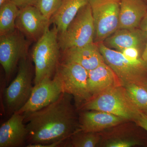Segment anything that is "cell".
I'll list each match as a JSON object with an SVG mask.
<instances>
[{"instance_id":"obj_1","label":"cell","mask_w":147,"mask_h":147,"mask_svg":"<svg viewBox=\"0 0 147 147\" xmlns=\"http://www.w3.org/2000/svg\"><path fill=\"white\" fill-rule=\"evenodd\" d=\"M24 115L31 142L27 147H57L76 132L70 94L67 93L42 109Z\"/></svg>"},{"instance_id":"obj_2","label":"cell","mask_w":147,"mask_h":147,"mask_svg":"<svg viewBox=\"0 0 147 147\" xmlns=\"http://www.w3.org/2000/svg\"><path fill=\"white\" fill-rule=\"evenodd\" d=\"M85 110L102 111L136 121L142 110L132 102L124 87L115 86L93 97L83 106Z\"/></svg>"},{"instance_id":"obj_3","label":"cell","mask_w":147,"mask_h":147,"mask_svg":"<svg viewBox=\"0 0 147 147\" xmlns=\"http://www.w3.org/2000/svg\"><path fill=\"white\" fill-rule=\"evenodd\" d=\"M58 32L56 28L49 27L38 40L32 54L35 65L34 85L45 78H53L57 69L60 56Z\"/></svg>"},{"instance_id":"obj_4","label":"cell","mask_w":147,"mask_h":147,"mask_svg":"<svg viewBox=\"0 0 147 147\" xmlns=\"http://www.w3.org/2000/svg\"><path fill=\"white\" fill-rule=\"evenodd\" d=\"M107 64L122 86L137 84L147 86V63L142 58L137 61L127 59L119 51L99 43L98 45Z\"/></svg>"},{"instance_id":"obj_5","label":"cell","mask_w":147,"mask_h":147,"mask_svg":"<svg viewBox=\"0 0 147 147\" xmlns=\"http://www.w3.org/2000/svg\"><path fill=\"white\" fill-rule=\"evenodd\" d=\"M95 35L94 22L89 3L79 11L65 31L58 34L59 45L63 51L83 47L93 43Z\"/></svg>"},{"instance_id":"obj_6","label":"cell","mask_w":147,"mask_h":147,"mask_svg":"<svg viewBox=\"0 0 147 147\" xmlns=\"http://www.w3.org/2000/svg\"><path fill=\"white\" fill-rule=\"evenodd\" d=\"M32 79L31 68L26 56L20 60L17 75L5 92V103L10 113L18 112L28 100L34 87Z\"/></svg>"},{"instance_id":"obj_7","label":"cell","mask_w":147,"mask_h":147,"mask_svg":"<svg viewBox=\"0 0 147 147\" xmlns=\"http://www.w3.org/2000/svg\"><path fill=\"white\" fill-rule=\"evenodd\" d=\"M121 0H89L98 42L105 40L118 30Z\"/></svg>"},{"instance_id":"obj_8","label":"cell","mask_w":147,"mask_h":147,"mask_svg":"<svg viewBox=\"0 0 147 147\" xmlns=\"http://www.w3.org/2000/svg\"><path fill=\"white\" fill-rule=\"evenodd\" d=\"M63 92L62 83L57 72L53 78H45L34 85L28 100L16 113L26 115L40 110L57 100Z\"/></svg>"},{"instance_id":"obj_9","label":"cell","mask_w":147,"mask_h":147,"mask_svg":"<svg viewBox=\"0 0 147 147\" xmlns=\"http://www.w3.org/2000/svg\"><path fill=\"white\" fill-rule=\"evenodd\" d=\"M60 77L64 92L73 96L76 101H85L91 98L88 88V71L82 66L65 61L57 70Z\"/></svg>"},{"instance_id":"obj_10","label":"cell","mask_w":147,"mask_h":147,"mask_svg":"<svg viewBox=\"0 0 147 147\" xmlns=\"http://www.w3.org/2000/svg\"><path fill=\"white\" fill-rule=\"evenodd\" d=\"M28 42L17 31L1 34L0 63L9 79L16 65L27 56Z\"/></svg>"},{"instance_id":"obj_11","label":"cell","mask_w":147,"mask_h":147,"mask_svg":"<svg viewBox=\"0 0 147 147\" xmlns=\"http://www.w3.org/2000/svg\"><path fill=\"white\" fill-rule=\"evenodd\" d=\"M50 21L35 6H29L19 9L16 27L29 38L38 40L49 27Z\"/></svg>"},{"instance_id":"obj_12","label":"cell","mask_w":147,"mask_h":147,"mask_svg":"<svg viewBox=\"0 0 147 147\" xmlns=\"http://www.w3.org/2000/svg\"><path fill=\"white\" fill-rule=\"evenodd\" d=\"M24 119V115L15 113L2 124L0 127V147H20L23 145L28 139Z\"/></svg>"},{"instance_id":"obj_13","label":"cell","mask_w":147,"mask_h":147,"mask_svg":"<svg viewBox=\"0 0 147 147\" xmlns=\"http://www.w3.org/2000/svg\"><path fill=\"white\" fill-rule=\"evenodd\" d=\"M64 52L65 61L78 64L88 71L105 62L98 46L94 42L83 47L69 48Z\"/></svg>"},{"instance_id":"obj_14","label":"cell","mask_w":147,"mask_h":147,"mask_svg":"<svg viewBox=\"0 0 147 147\" xmlns=\"http://www.w3.org/2000/svg\"><path fill=\"white\" fill-rule=\"evenodd\" d=\"M147 40V32L141 29H118L105 40V45L119 52L130 47L141 50L145 46Z\"/></svg>"},{"instance_id":"obj_15","label":"cell","mask_w":147,"mask_h":147,"mask_svg":"<svg viewBox=\"0 0 147 147\" xmlns=\"http://www.w3.org/2000/svg\"><path fill=\"white\" fill-rule=\"evenodd\" d=\"M125 121L120 117L102 111L91 110L82 114L79 131L96 132L117 126Z\"/></svg>"},{"instance_id":"obj_16","label":"cell","mask_w":147,"mask_h":147,"mask_svg":"<svg viewBox=\"0 0 147 147\" xmlns=\"http://www.w3.org/2000/svg\"><path fill=\"white\" fill-rule=\"evenodd\" d=\"M117 79L114 71L105 62L89 71L88 88L91 98L112 87L121 85L116 83Z\"/></svg>"},{"instance_id":"obj_17","label":"cell","mask_w":147,"mask_h":147,"mask_svg":"<svg viewBox=\"0 0 147 147\" xmlns=\"http://www.w3.org/2000/svg\"><path fill=\"white\" fill-rule=\"evenodd\" d=\"M147 13L143 0H121L119 29L138 28Z\"/></svg>"},{"instance_id":"obj_18","label":"cell","mask_w":147,"mask_h":147,"mask_svg":"<svg viewBox=\"0 0 147 147\" xmlns=\"http://www.w3.org/2000/svg\"><path fill=\"white\" fill-rule=\"evenodd\" d=\"M89 0H63L58 10L52 16L58 34L65 31L76 14Z\"/></svg>"},{"instance_id":"obj_19","label":"cell","mask_w":147,"mask_h":147,"mask_svg":"<svg viewBox=\"0 0 147 147\" xmlns=\"http://www.w3.org/2000/svg\"><path fill=\"white\" fill-rule=\"evenodd\" d=\"M0 7V32L2 34L15 30L19 9L11 0H7Z\"/></svg>"},{"instance_id":"obj_20","label":"cell","mask_w":147,"mask_h":147,"mask_svg":"<svg viewBox=\"0 0 147 147\" xmlns=\"http://www.w3.org/2000/svg\"><path fill=\"white\" fill-rule=\"evenodd\" d=\"M132 102L143 111L147 110V86L137 84L123 86Z\"/></svg>"},{"instance_id":"obj_21","label":"cell","mask_w":147,"mask_h":147,"mask_svg":"<svg viewBox=\"0 0 147 147\" xmlns=\"http://www.w3.org/2000/svg\"><path fill=\"white\" fill-rule=\"evenodd\" d=\"M82 132L78 134H74V136L71 141V146L94 147L99 143L100 136L96 132Z\"/></svg>"},{"instance_id":"obj_22","label":"cell","mask_w":147,"mask_h":147,"mask_svg":"<svg viewBox=\"0 0 147 147\" xmlns=\"http://www.w3.org/2000/svg\"><path fill=\"white\" fill-rule=\"evenodd\" d=\"M63 0H38L35 6L46 18L50 19L58 10Z\"/></svg>"},{"instance_id":"obj_23","label":"cell","mask_w":147,"mask_h":147,"mask_svg":"<svg viewBox=\"0 0 147 147\" xmlns=\"http://www.w3.org/2000/svg\"><path fill=\"white\" fill-rule=\"evenodd\" d=\"M140 145V142L134 139L116 138L106 142L105 146L107 147H131Z\"/></svg>"},{"instance_id":"obj_24","label":"cell","mask_w":147,"mask_h":147,"mask_svg":"<svg viewBox=\"0 0 147 147\" xmlns=\"http://www.w3.org/2000/svg\"><path fill=\"white\" fill-rule=\"evenodd\" d=\"M140 50L136 47H130L125 48L120 52L127 59L137 61L142 58V56H140Z\"/></svg>"},{"instance_id":"obj_25","label":"cell","mask_w":147,"mask_h":147,"mask_svg":"<svg viewBox=\"0 0 147 147\" xmlns=\"http://www.w3.org/2000/svg\"><path fill=\"white\" fill-rule=\"evenodd\" d=\"M20 9L29 6H35L38 0H11Z\"/></svg>"},{"instance_id":"obj_26","label":"cell","mask_w":147,"mask_h":147,"mask_svg":"<svg viewBox=\"0 0 147 147\" xmlns=\"http://www.w3.org/2000/svg\"><path fill=\"white\" fill-rule=\"evenodd\" d=\"M135 122L139 126L147 131V114L146 112L142 111Z\"/></svg>"},{"instance_id":"obj_27","label":"cell","mask_w":147,"mask_h":147,"mask_svg":"<svg viewBox=\"0 0 147 147\" xmlns=\"http://www.w3.org/2000/svg\"><path fill=\"white\" fill-rule=\"evenodd\" d=\"M140 28L147 32V13L140 24Z\"/></svg>"},{"instance_id":"obj_28","label":"cell","mask_w":147,"mask_h":147,"mask_svg":"<svg viewBox=\"0 0 147 147\" xmlns=\"http://www.w3.org/2000/svg\"><path fill=\"white\" fill-rule=\"evenodd\" d=\"M142 57L143 59L147 63V40L144 48L142 53Z\"/></svg>"},{"instance_id":"obj_29","label":"cell","mask_w":147,"mask_h":147,"mask_svg":"<svg viewBox=\"0 0 147 147\" xmlns=\"http://www.w3.org/2000/svg\"><path fill=\"white\" fill-rule=\"evenodd\" d=\"M7 0H0V6L2 5Z\"/></svg>"},{"instance_id":"obj_30","label":"cell","mask_w":147,"mask_h":147,"mask_svg":"<svg viewBox=\"0 0 147 147\" xmlns=\"http://www.w3.org/2000/svg\"><path fill=\"white\" fill-rule=\"evenodd\" d=\"M145 112H146V113L147 114V111H145Z\"/></svg>"}]
</instances>
